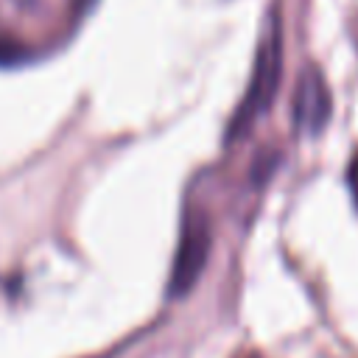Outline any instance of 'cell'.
Returning a JSON list of instances; mask_svg holds the SVG:
<instances>
[{"mask_svg":"<svg viewBox=\"0 0 358 358\" xmlns=\"http://www.w3.org/2000/svg\"><path fill=\"white\" fill-rule=\"evenodd\" d=\"M327 115H330V95H327V87H324L319 70H316V67H308V70L299 76V87H296V103H294L296 126H299L305 134H316V131L327 123Z\"/></svg>","mask_w":358,"mask_h":358,"instance_id":"obj_3","label":"cell"},{"mask_svg":"<svg viewBox=\"0 0 358 358\" xmlns=\"http://www.w3.org/2000/svg\"><path fill=\"white\" fill-rule=\"evenodd\" d=\"M210 255V227L207 218L199 210H187L185 224H182V238H179V249H176V260H173V274H171V294L182 296L193 288V282L199 280L204 263Z\"/></svg>","mask_w":358,"mask_h":358,"instance_id":"obj_2","label":"cell"},{"mask_svg":"<svg viewBox=\"0 0 358 358\" xmlns=\"http://www.w3.org/2000/svg\"><path fill=\"white\" fill-rule=\"evenodd\" d=\"M280 64H282V50H280V28L274 20H268L266 25V34L260 39V48H257V59H255V73H252V81L246 87V95L235 112V120H232V129H229V137L235 134H243L271 103L274 98V90L280 84Z\"/></svg>","mask_w":358,"mask_h":358,"instance_id":"obj_1","label":"cell"},{"mask_svg":"<svg viewBox=\"0 0 358 358\" xmlns=\"http://www.w3.org/2000/svg\"><path fill=\"white\" fill-rule=\"evenodd\" d=\"M78 3V8H90L92 6V0H76Z\"/></svg>","mask_w":358,"mask_h":358,"instance_id":"obj_5","label":"cell"},{"mask_svg":"<svg viewBox=\"0 0 358 358\" xmlns=\"http://www.w3.org/2000/svg\"><path fill=\"white\" fill-rule=\"evenodd\" d=\"M352 190H355V196H358V162L352 165Z\"/></svg>","mask_w":358,"mask_h":358,"instance_id":"obj_4","label":"cell"}]
</instances>
